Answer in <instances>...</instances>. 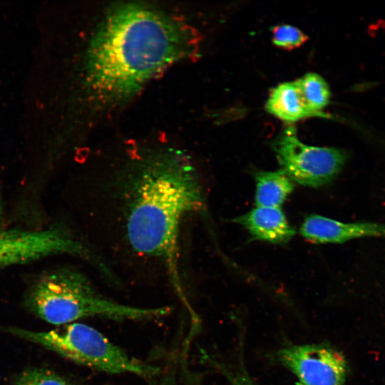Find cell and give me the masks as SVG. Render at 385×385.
<instances>
[{
	"instance_id": "6da1fadb",
	"label": "cell",
	"mask_w": 385,
	"mask_h": 385,
	"mask_svg": "<svg viewBox=\"0 0 385 385\" xmlns=\"http://www.w3.org/2000/svg\"><path fill=\"white\" fill-rule=\"evenodd\" d=\"M192 29L152 6L124 4L108 11L93 35L85 62V86L101 106L130 99L172 64L193 56Z\"/></svg>"
},
{
	"instance_id": "7a4b0ae2",
	"label": "cell",
	"mask_w": 385,
	"mask_h": 385,
	"mask_svg": "<svg viewBox=\"0 0 385 385\" xmlns=\"http://www.w3.org/2000/svg\"><path fill=\"white\" fill-rule=\"evenodd\" d=\"M128 178L125 238L136 254L163 262L178 292V237L183 217L202 207L197 172L188 156L162 148L137 160Z\"/></svg>"
},
{
	"instance_id": "3957f363",
	"label": "cell",
	"mask_w": 385,
	"mask_h": 385,
	"mask_svg": "<svg viewBox=\"0 0 385 385\" xmlns=\"http://www.w3.org/2000/svg\"><path fill=\"white\" fill-rule=\"evenodd\" d=\"M24 302L31 312L56 325L92 317L149 319L170 312L167 307H139L112 301L100 294L84 275L69 268L42 274L29 289Z\"/></svg>"
},
{
	"instance_id": "277c9868",
	"label": "cell",
	"mask_w": 385,
	"mask_h": 385,
	"mask_svg": "<svg viewBox=\"0 0 385 385\" xmlns=\"http://www.w3.org/2000/svg\"><path fill=\"white\" fill-rule=\"evenodd\" d=\"M0 329L97 371L146 378L160 372L158 366L130 356L99 331L86 324L73 322L47 332L14 327H0Z\"/></svg>"
},
{
	"instance_id": "5b68a950",
	"label": "cell",
	"mask_w": 385,
	"mask_h": 385,
	"mask_svg": "<svg viewBox=\"0 0 385 385\" xmlns=\"http://www.w3.org/2000/svg\"><path fill=\"white\" fill-rule=\"evenodd\" d=\"M273 149L287 176L309 187L332 181L342 170L347 158L341 149L304 144L292 126L286 128L275 139Z\"/></svg>"
},
{
	"instance_id": "8992f818",
	"label": "cell",
	"mask_w": 385,
	"mask_h": 385,
	"mask_svg": "<svg viewBox=\"0 0 385 385\" xmlns=\"http://www.w3.org/2000/svg\"><path fill=\"white\" fill-rule=\"evenodd\" d=\"M83 245L63 228L0 230V268L56 254L85 255Z\"/></svg>"
},
{
	"instance_id": "52a82bcc",
	"label": "cell",
	"mask_w": 385,
	"mask_h": 385,
	"mask_svg": "<svg viewBox=\"0 0 385 385\" xmlns=\"http://www.w3.org/2000/svg\"><path fill=\"white\" fill-rule=\"evenodd\" d=\"M278 356L298 385H344L345 382L346 359L328 344L292 345L279 350Z\"/></svg>"
},
{
	"instance_id": "ba28073f",
	"label": "cell",
	"mask_w": 385,
	"mask_h": 385,
	"mask_svg": "<svg viewBox=\"0 0 385 385\" xmlns=\"http://www.w3.org/2000/svg\"><path fill=\"white\" fill-rule=\"evenodd\" d=\"M300 234L314 243H343L364 237H385V225L373 222H342L318 215L307 217Z\"/></svg>"
},
{
	"instance_id": "9c48e42d",
	"label": "cell",
	"mask_w": 385,
	"mask_h": 385,
	"mask_svg": "<svg viewBox=\"0 0 385 385\" xmlns=\"http://www.w3.org/2000/svg\"><path fill=\"white\" fill-rule=\"evenodd\" d=\"M235 221L255 239L272 243H284L295 234L279 207H256Z\"/></svg>"
},
{
	"instance_id": "30bf717a",
	"label": "cell",
	"mask_w": 385,
	"mask_h": 385,
	"mask_svg": "<svg viewBox=\"0 0 385 385\" xmlns=\"http://www.w3.org/2000/svg\"><path fill=\"white\" fill-rule=\"evenodd\" d=\"M266 109L289 123L314 116L305 104L295 81L285 82L274 88L267 101Z\"/></svg>"
},
{
	"instance_id": "8fae6325",
	"label": "cell",
	"mask_w": 385,
	"mask_h": 385,
	"mask_svg": "<svg viewBox=\"0 0 385 385\" xmlns=\"http://www.w3.org/2000/svg\"><path fill=\"white\" fill-rule=\"evenodd\" d=\"M255 179L257 207H279L294 189L292 180L282 170L256 172Z\"/></svg>"
},
{
	"instance_id": "7c38bea8",
	"label": "cell",
	"mask_w": 385,
	"mask_h": 385,
	"mask_svg": "<svg viewBox=\"0 0 385 385\" xmlns=\"http://www.w3.org/2000/svg\"><path fill=\"white\" fill-rule=\"evenodd\" d=\"M295 82L309 110L314 116H324L322 111L329 103L331 96L326 81L317 73H308Z\"/></svg>"
},
{
	"instance_id": "4fadbf2b",
	"label": "cell",
	"mask_w": 385,
	"mask_h": 385,
	"mask_svg": "<svg viewBox=\"0 0 385 385\" xmlns=\"http://www.w3.org/2000/svg\"><path fill=\"white\" fill-rule=\"evenodd\" d=\"M272 40L279 48L292 50L303 45L308 40V36L295 26L280 24L272 29Z\"/></svg>"
},
{
	"instance_id": "5bb4252c",
	"label": "cell",
	"mask_w": 385,
	"mask_h": 385,
	"mask_svg": "<svg viewBox=\"0 0 385 385\" xmlns=\"http://www.w3.org/2000/svg\"><path fill=\"white\" fill-rule=\"evenodd\" d=\"M9 385H69L56 373L44 368H31L22 372Z\"/></svg>"
},
{
	"instance_id": "9a60e30c",
	"label": "cell",
	"mask_w": 385,
	"mask_h": 385,
	"mask_svg": "<svg viewBox=\"0 0 385 385\" xmlns=\"http://www.w3.org/2000/svg\"><path fill=\"white\" fill-rule=\"evenodd\" d=\"M158 385H178L177 377L174 371H168Z\"/></svg>"
},
{
	"instance_id": "2e32d148",
	"label": "cell",
	"mask_w": 385,
	"mask_h": 385,
	"mask_svg": "<svg viewBox=\"0 0 385 385\" xmlns=\"http://www.w3.org/2000/svg\"><path fill=\"white\" fill-rule=\"evenodd\" d=\"M230 381L232 385H255L245 374L235 376Z\"/></svg>"
},
{
	"instance_id": "e0dca14e",
	"label": "cell",
	"mask_w": 385,
	"mask_h": 385,
	"mask_svg": "<svg viewBox=\"0 0 385 385\" xmlns=\"http://www.w3.org/2000/svg\"><path fill=\"white\" fill-rule=\"evenodd\" d=\"M1 198H0V220H1ZM0 230H1V227H0Z\"/></svg>"
}]
</instances>
